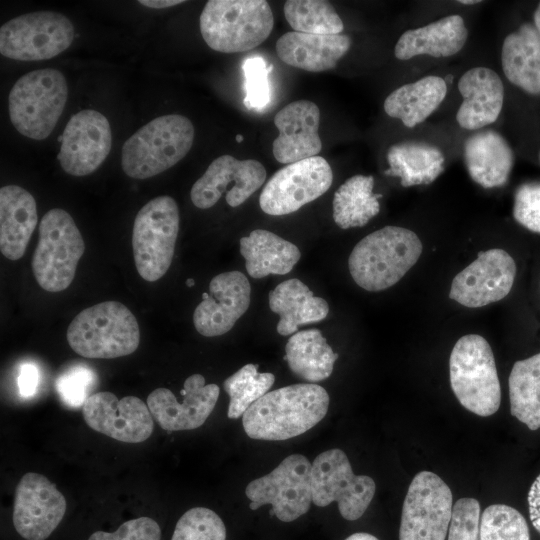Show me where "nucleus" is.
I'll use <instances>...</instances> for the list:
<instances>
[{
    "label": "nucleus",
    "instance_id": "obj_1",
    "mask_svg": "<svg viewBox=\"0 0 540 540\" xmlns=\"http://www.w3.org/2000/svg\"><path fill=\"white\" fill-rule=\"evenodd\" d=\"M329 395L320 385L299 383L269 391L242 416L252 439L286 440L313 428L326 415Z\"/></svg>",
    "mask_w": 540,
    "mask_h": 540
},
{
    "label": "nucleus",
    "instance_id": "obj_2",
    "mask_svg": "<svg viewBox=\"0 0 540 540\" xmlns=\"http://www.w3.org/2000/svg\"><path fill=\"white\" fill-rule=\"evenodd\" d=\"M423 250L413 231L386 226L361 239L348 259L349 272L361 288L377 292L395 285L416 264Z\"/></svg>",
    "mask_w": 540,
    "mask_h": 540
},
{
    "label": "nucleus",
    "instance_id": "obj_3",
    "mask_svg": "<svg viewBox=\"0 0 540 540\" xmlns=\"http://www.w3.org/2000/svg\"><path fill=\"white\" fill-rule=\"evenodd\" d=\"M194 126L183 115L159 116L137 130L122 147L124 173L147 179L174 166L190 151Z\"/></svg>",
    "mask_w": 540,
    "mask_h": 540
},
{
    "label": "nucleus",
    "instance_id": "obj_4",
    "mask_svg": "<svg viewBox=\"0 0 540 540\" xmlns=\"http://www.w3.org/2000/svg\"><path fill=\"white\" fill-rule=\"evenodd\" d=\"M67 341L85 358L112 359L132 354L140 343L138 322L118 301H105L78 313L67 329Z\"/></svg>",
    "mask_w": 540,
    "mask_h": 540
},
{
    "label": "nucleus",
    "instance_id": "obj_5",
    "mask_svg": "<svg viewBox=\"0 0 540 540\" xmlns=\"http://www.w3.org/2000/svg\"><path fill=\"white\" fill-rule=\"evenodd\" d=\"M206 44L222 53L249 51L270 35L274 17L265 0H210L200 15Z\"/></svg>",
    "mask_w": 540,
    "mask_h": 540
},
{
    "label": "nucleus",
    "instance_id": "obj_6",
    "mask_svg": "<svg viewBox=\"0 0 540 540\" xmlns=\"http://www.w3.org/2000/svg\"><path fill=\"white\" fill-rule=\"evenodd\" d=\"M452 391L468 411L488 417L501 403V387L493 351L478 334L462 336L454 345L449 359Z\"/></svg>",
    "mask_w": 540,
    "mask_h": 540
},
{
    "label": "nucleus",
    "instance_id": "obj_7",
    "mask_svg": "<svg viewBox=\"0 0 540 540\" xmlns=\"http://www.w3.org/2000/svg\"><path fill=\"white\" fill-rule=\"evenodd\" d=\"M67 98V82L59 70H33L20 77L10 90L11 123L23 136L43 140L55 128Z\"/></svg>",
    "mask_w": 540,
    "mask_h": 540
},
{
    "label": "nucleus",
    "instance_id": "obj_8",
    "mask_svg": "<svg viewBox=\"0 0 540 540\" xmlns=\"http://www.w3.org/2000/svg\"><path fill=\"white\" fill-rule=\"evenodd\" d=\"M84 251L82 235L67 211L54 208L45 213L32 258V270L40 287L52 293L68 288Z\"/></svg>",
    "mask_w": 540,
    "mask_h": 540
},
{
    "label": "nucleus",
    "instance_id": "obj_9",
    "mask_svg": "<svg viewBox=\"0 0 540 540\" xmlns=\"http://www.w3.org/2000/svg\"><path fill=\"white\" fill-rule=\"evenodd\" d=\"M179 208L167 195L147 202L137 213L132 230L136 269L144 280L154 282L168 271L179 232Z\"/></svg>",
    "mask_w": 540,
    "mask_h": 540
},
{
    "label": "nucleus",
    "instance_id": "obj_10",
    "mask_svg": "<svg viewBox=\"0 0 540 540\" xmlns=\"http://www.w3.org/2000/svg\"><path fill=\"white\" fill-rule=\"evenodd\" d=\"M375 490L371 477L354 474L347 455L341 449L324 451L312 463V503L325 507L337 502L340 514L346 520H357L365 513Z\"/></svg>",
    "mask_w": 540,
    "mask_h": 540
},
{
    "label": "nucleus",
    "instance_id": "obj_11",
    "mask_svg": "<svg viewBox=\"0 0 540 540\" xmlns=\"http://www.w3.org/2000/svg\"><path fill=\"white\" fill-rule=\"evenodd\" d=\"M73 39L74 27L63 14L31 12L1 26L0 53L20 61L47 60L65 51Z\"/></svg>",
    "mask_w": 540,
    "mask_h": 540
},
{
    "label": "nucleus",
    "instance_id": "obj_12",
    "mask_svg": "<svg viewBox=\"0 0 540 540\" xmlns=\"http://www.w3.org/2000/svg\"><path fill=\"white\" fill-rule=\"evenodd\" d=\"M312 463L301 454L286 457L270 473L252 480L245 489L250 509L270 504V515L292 522L310 509Z\"/></svg>",
    "mask_w": 540,
    "mask_h": 540
},
{
    "label": "nucleus",
    "instance_id": "obj_13",
    "mask_svg": "<svg viewBox=\"0 0 540 540\" xmlns=\"http://www.w3.org/2000/svg\"><path fill=\"white\" fill-rule=\"evenodd\" d=\"M452 509L449 486L431 471L419 472L403 502L399 540H445Z\"/></svg>",
    "mask_w": 540,
    "mask_h": 540
},
{
    "label": "nucleus",
    "instance_id": "obj_14",
    "mask_svg": "<svg viewBox=\"0 0 540 540\" xmlns=\"http://www.w3.org/2000/svg\"><path fill=\"white\" fill-rule=\"evenodd\" d=\"M332 181V169L323 157L288 164L266 183L259 197L260 207L273 216L293 213L328 191Z\"/></svg>",
    "mask_w": 540,
    "mask_h": 540
},
{
    "label": "nucleus",
    "instance_id": "obj_15",
    "mask_svg": "<svg viewBox=\"0 0 540 540\" xmlns=\"http://www.w3.org/2000/svg\"><path fill=\"white\" fill-rule=\"evenodd\" d=\"M67 509L64 495L47 477L28 472L14 495L12 521L26 540H45L58 527Z\"/></svg>",
    "mask_w": 540,
    "mask_h": 540
},
{
    "label": "nucleus",
    "instance_id": "obj_16",
    "mask_svg": "<svg viewBox=\"0 0 540 540\" xmlns=\"http://www.w3.org/2000/svg\"><path fill=\"white\" fill-rule=\"evenodd\" d=\"M516 275L514 259L503 249L478 253L452 280L449 298L468 308H479L505 298Z\"/></svg>",
    "mask_w": 540,
    "mask_h": 540
},
{
    "label": "nucleus",
    "instance_id": "obj_17",
    "mask_svg": "<svg viewBox=\"0 0 540 540\" xmlns=\"http://www.w3.org/2000/svg\"><path fill=\"white\" fill-rule=\"evenodd\" d=\"M266 175L265 167L257 160L222 155L193 184L190 198L197 208L208 209L226 193L228 205L238 207L262 186Z\"/></svg>",
    "mask_w": 540,
    "mask_h": 540
},
{
    "label": "nucleus",
    "instance_id": "obj_18",
    "mask_svg": "<svg viewBox=\"0 0 540 540\" xmlns=\"http://www.w3.org/2000/svg\"><path fill=\"white\" fill-rule=\"evenodd\" d=\"M59 141L57 158L62 169L72 176H86L97 170L110 152V124L96 110H81L67 122Z\"/></svg>",
    "mask_w": 540,
    "mask_h": 540
},
{
    "label": "nucleus",
    "instance_id": "obj_19",
    "mask_svg": "<svg viewBox=\"0 0 540 540\" xmlns=\"http://www.w3.org/2000/svg\"><path fill=\"white\" fill-rule=\"evenodd\" d=\"M83 418L93 430L125 443L147 440L154 429V418L140 398L101 391L91 394L83 407Z\"/></svg>",
    "mask_w": 540,
    "mask_h": 540
},
{
    "label": "nucleus",
    "instance_id": "obj_20",
    "mask_svg": "<svg viewBox=\"0 0 540 540\" xmlns=\"http://www.w3.org/2000/svg\"><path fill=\"white\" fill-rule=\"evenodd\" d=\"M218 385L205 384L201 374L189 376L180 394L182 403L167 388H157L147 397V406L158 425L166 431L193 430L202 426L214 410Z\"/></svg>",
    "mask_w": 540,
    "mask_h": 540
},
{
    "label": "nucleus",
    "instance_id": "obj_21",
    "mask_svg": "<svg viewBox=\"0 0 540 540\" xmlns=\"http://www.w3.org/2000/svg\"><path fill=\"white\" fill-rule=\"evenodd\" d=\"M250 300L251 285L242 272L216 275L210 281L208 297L194 310L195 329L205 337L227 333L247 311Z\"/></svg>",
    "mask_w": 540,
    "mask_h": 540
},
{
    "label": "nucleus",
    "instance_id": "obj_22",
    "mask_svg": "<svg viewBox=\"0 0 540 540\" xmlns=\"http://www.w3.org/2000/svg\"><path fill=\"white\" fill-rule=\"evenodd\" d=\"M320 111L309 100H297L283 107L274 117L279 130L273 142V155L282 164L315 157L322 148L318 134Z\"/></svg>",
    "mask_w": 540,
    "mask_h": 540
},
{
    "label": "nucleus",
    "instance_id": "obj_23",
    "mask_svg": "<svg viewBox=\"0 0 540 540\" xmlns=\"http://www.w3.org/2000/svg\"><path fill=\"white\" fill-rule=\"evenodd\" d=\"M463 101L457 111L458 124L478 130L494 123L503 106L504 86L499 75L487 67H474L458 81Z\"/></svg>",
    "mask_w": 540,
    "mask_h": 540
},
{
    "label": "nucleus",
    "instance_id": "obj_24",
    "mask_svg": "<svg viewBox=\"0 0 540 540\" xmlns=\"http://www.w3.org/2000/svg\"><path fill=\"white\" fill-rule=\"evenodd\" d=\"M348 35H316L287 32L276 42L278 57L287 65L309 72L333 69L348 52Z\"/></svg>",
    "mask_w": 540,
    "mask_h": 540
},
{
    "label": "nucleus",
    "instance_id": "obj_25",
    "mask_svg": "<svg viewBox=\"0 0 540 540\" xmlns=\"http://www.w3.org/2000/svg\"><path fill=\"white\" fill-rule=\"evenodd\" d=\"M464 161L471 179L484 188L504 185L514 154L505 138L494 130H480L464 144Z\"/></svg>",
    "mask_w": 540,
    "mask_h": 540
},
{
    "label": "nucleus",
    "instance_id": "obj_26",
    "mask_svg": "<svg viewBox=\"0 0 540 540\" xmlns=\"http://www.w3.org/2000/svg\"><path fill=\"white\" fill-rule=\"evenodd\" d=\"M34 197L24 188L7 185L0 189V250L8 259H20L36 228Z\"/></svg>",
    "mask_w": 540,
    "mask_h": 540
},
{
    "label": "nucleus",
    "instance_id": "obj_27",
    "mask_svg": "<svg viewBox=\"0 0 540 540\" xmlns=\"http://www.w3.org/2000/svg\"><path fill=\"white\" fill-rule=\"evenodd\" d=\"M467 37L463 18L450 15L404 32L395 45L394 54L399 60H408L418 55L449 57L463 48Z\"/></svg>",
    "mask_w": 540,
    "mask_h": 540
},
{
    "label": "nucleus",
    "instance_id": "obj_28",
    "mask_svg": "<svg viewBox=\"0 0 540 540\" xmlns=\"http://www.w3.org/2000/svg\"><path fill=\"white\" fill-rule=\"evenodd\" d=\"M269 307L280 317L276 329L282 336L295 333L300 325L325 319L329 312L327 301L314 296L296 278L281 282L269 292Z\"/></svg>",
    "mask_w": 540,
    "mask_h": 540
},
{
    "label": "nucleus",
    "instance_id": "obj_29",
    "mask_svg": "<svg viewBox=\"0 0 540 540\" xmlns=\"http://www.w3.org/2000/svg\"><path fill=\"white\" fill-rule=\"evenodd\" d=\"M501 63L506 78L527 93L540 94V35L530 23L504 39Z\"/></svg>",
    "mask_w": 540,
    "mask_h": 540
},
{
    "label": "nucleus",
    "instance_id": "obj_30",
    "mask_svg": "<svg viewBox=\"0 0 540 540\" xmlns=\"http://www.w3.org/2000/svg\"><path fill=\"white\" fill-rule=\"evenodd\" d=\"M240 253L253 278L289 273L301 257L298 247L265 229H255L240 239Z\"/></svg>",
    "mask_w": 540,
    "mask_h": 540
},
{
    "label": "nucleus",
    "instance_id": "obj_31",
    "mask_svg": "<svg viewBox=\"0 0 540 540\" xmlns=\"http://www.w3.org/2000/svg\"><path fill=\"white\" fill-rule=\"evenodd\" d=\"M446 94L444 79L426 76L391 92L384 101V110L390 117L398 118L406 127L412 128L428 118Z\"/></svg>",
    "mask_w": 540,
    "mask_h": 540
},
{
    "label": "nucleus",
    "instance_id": "obj_32",
    "mask_svg": "<svg viewBox=\"0 0 540 540\" xmlns=\"http://www.w3.org/2000/svg\"><path fill=\"white\" fill-rule=\"evenodd\" d=\"M387 175L399 177L403 187L433 182L444 169V155L424 142L404 141L392 145L387 153Z\"/></svg>",
    "mask_w": 540,
    "mask_h": 540
},
{
    "label": "nucleus",
    "instance_id": "obj_33",
    "mask_svg": "<svg viewBox=\"0 0 540 540\" xmlns=\"http://www.w3.org/2000/svg\"><path fill=\"white\" fill-rule=\"evenodd\" d=\"M338 354L318 329L293 334L286 346L284 359L299 378L314 383L327 379L333 372Z\"/></svg>",
    "mask_w": 540,
    "mask_h": 540
},
{
    "label": "nucleus",
    "instance_id": "obj_34",
    "mask_svg": "<svg viewBox=\"0 0 540 540\" xmlns=\"http://www.w3.org/2000/svg\"><path fill=\"white\" fill-rule=\"evenodd\" d=\"M374 178L369 175H354L347 179L335 192L333 198V220L342 229L362 227L380 210L378 198L373 193Z\"/></svg>",
    "mask_w": 540,
    "mask_h": 540
},
{
    "label": "nucleus",
    "instance_id": "obj_35",
    "mask_svg": "<svg viewBox=\"0 0 540 540\" xmlns=\"http://www.w3.org/2000/svg\"><path fill=\"white\" fill-rule=\"evenodd\" d=\"M510 412L530 430L540 428V353L516 361L508 380Z\"/></svg>",
    "mask_w": 540,
    "mask_h": 540
},
{
    "label": "nucleus",
    "instance_id": "obj_36",
    "mask_svg": "<svg viewBox=\"0 0 540 540\" xmlns=\"http://www.w3.org/2000/svg\"><path fill=\"white\" fill-rule=\"evenodd\" d=\"M284 15L296 32L316 35H337L343 22L330 2L324 0H288Z\"/></svg>",
    "mask_w": 540,
    "mask_h": 540
},
{
    "label": "nucleus",
    "instance_id": "obj_37",
    "mask_svg": "<svg viewBox=\"0 0 540 540\" xmlns=\"http://www.w3.org/2000/svg\"><path fill=\"white\" fill-rule=\"evenodd\" d=\"M275 381L272 373L258 372V365L246 364L223 382L230 402L227 416L237 419L258 399L269 392Z\"/></svg>",
    "mask_w": 540,
    "mask_h": 540
},
{
    "label": "nucleus",
    "instance_id": "obj_38",
    "mask_svg": "<svg viewBox=\"0 0 540 540\" xmlns=\"http://www.w3.org/2000/svg\"><path fill=\"white\" fill-rule=\"evenodd\" d=\"M480 540H530L527 522L511 506L490 505L481 516Z\"/></svg>",
    "mask_w": 540,
    "mask_h": 540
},
{
    "label": "nucleus",
    "instance_id": "obj_39",
    "mask_svg": "<svg viewBox=\"0 0 540 540\" xmlns=\"http://www.w3.org/2000/svg\"><path fill=\"white\" fill-rule=\"evenodd\" d=\"M171 540H226V527L213 510L195 507L179 518Z\"/></svg>",
    "mask_w": 540,
    "mask_h": 540
},
{
    "label": "nucleus",
    "instance_id": "obj_40",
    "mask_svg": "<svg viewBox=\"0 0 540 540\" xmlns=\"http://www.w3.org/2000/svg\"><path fill=\"white\" fill-rule=\"evenodd\" d=\"M95 372L85 364L72 365L56 379L55 386L61 400L71 408L83 407L96 383Z\"/></svg>",
    "mask_w": 540,
    "mask_h": 540
},
{
    "label": "nucleus",
    "instance_id": "obj_41",
    "mask_svg": "<svg viewBox=\"0 0 540 540\" xmlns=\"http://www.w3.org/2000/svg\"><path fill=\"white\" fill-rule=\"evenodd\" d=\"M272 65L268 68L264 59L255 57L247 59L243 65L245 75L244 104L248 109H260L265 107L271 97L268 73Z\"/></svg>",
    "mask_w": 540,
    "mask_h": 540
},
{
    "label": "nucleus",
    "instance_id": "obj_42",
    "mask_svg": "<svg viewBox=\"0 0 540 540\" xmlns=\"http://www.w3.org/2000/svg\"><path fill=\"white\" fill-rule=\"evenodd\" d=\"M480 513L476 499H458L453 505L447 540H480Z\"/></svg>",
    "mask_w": 540,
    "mask_h": 540
},
{
    "label": "nucleus",
    "instance_id": "obj_43",
    "mask_svg": "<svg viewBox=\"0 0 540 540\" xmlns=\"http://www.w3.org/2000/svg\"><path fill=\"white\" fill-rule=\"evenodd\" d=\"M513 217L526 229L540 233V182L524 183L517 188Z\"/></svg>",
    "mask_w": 540,
    "mask_h": 540
},
{
    "label": "nucleus",
    "instance_id": "obj_44",
    "mask_svg": "<svg viewBox=\"0 0 540 540\" xmlns=\"http://www.w3.org/2000/svg\"><path fill=\"white\" fill-rule=\"evenodd\" d=\"M88 540H161V528L149 517L124 522L114 532L96 531Z\"/></svg>",
    "mask_w": 540,
    "mask_h": 540
},
{
    "label": "nucleus",
    "instance_id": "obj_45",
    "mask_svg": "<svg viewBox=\"0 0 540 540\" xmlns=\"http://www.w3.org/2000/svg\"><path fill=\"white\" fill-rule=\"evenodd\" d=\"M17 384L22 397H32L39 384L38 368L32 363L23 364L19 370Z\"/></svg>",
    "mask_w": 540,
    "mask_h": 540
},
{
    "label": "nucleus",
    "instance_id": "obj_46",
    "mask_svg": "<svg viewBox=\"0 0 540 540\" xmlns=\"http://www.w3.org/2000/svg\"><path fill=\"white\" fill-rule=\"evenodd\" d=\"M527 499L531 523L540 534V474L532 483Z\"/></svg>",
    "mask_w": 540,
    "mask_h": 540
},
{
    "label": "nucleus",
    "instance_id": "obj_47",
    "mask_svg": "<svg viewBox=\"0 0 540 540\" xmlns=\"http://www.w3.org/2000/svg\"><path fill=\"white\" fill-rule=\"evenodd\" d=\"M141 5L154 9H163L183 3L182 0H140Z\"/></svg>",
    "mask_w": 540,
    "mask_h": 540
},
{
    "label": "nucleus",
    "instance_id": "obj_48",
    "mask_svg": "<svg viewBox=\"0 0 540 540\" xmlns=\"http://www.w3.org/2000/svg\"><path fill=\"white\" fill-rule=\"evenodd\" d=\"M345 540H379V539L372 534L359 532V533H354L348 536Z\"/></svg>",
    "mask_w": 540,
    "mask_h": 540
},
{
    "label": "nucleus",
    "instance_id": "obj_49",
    "mask_svg": "<svg viewBox=\"0 0 540 540\" xmlns=\"http://www.w3.org/2000/svg\"><path fill=\"white\" fill-rule=\"evenodd\" d=\"M534 27L540 35V3L534 12Z\"/></svg>",
    "mask_w": 540,
    "mask_h": 540
},
{
    "label": "nucleus",
    "instance_id": "obj_50",
    "mask_svg": "<svg viewBox=\"0 0 540 540\" xmlns=\"http://www.w3.org/2000/svg\"><path fill=\"white\" fill-rule=\"evenodd\" d=\"M458 2L461 3V4H465V5H472V4L480 3L481 1H479V0H460Z\"/></svg>",
    "mask_w": 540,
    "mask_h": 540
},
{
    "label": "nucleus",
    "instance_id": "obj_51",
    "mask_svg": "<svg viewBox=\"0 0 540 540\" xmlns=\"http://www.w3.org/2000/svg\"><path fill=\"white\" fill-rule=\"evenodd\" d=\"M194 283H195V281L192 278H189V279L186 280V285L188 287H192L194 285Z\"/></svg>",
    "mask_w": 540,
    "mask_h": 540
},
{
    "label": "nucleus",
    "instance_id": "obj_52",
    "mask_svg": "<svg viewBox=\"0 0 540 540\" xmlns=\"http://www.w3.org/2000/svg\"><path fill=\"white\" fill-rule=\"evenodd\" d=\"M242 140H243V136H242V135H237V136H236V141H237L238 143H241Z\"/></svg>",
    "mask_w": 540,
    "mask_h": 540
},
{
    "label": "nucleus",
    "instance_id": "obj_53",
    "mask_svg": "<svg viewBox=\"0 0 540 540\" xmlns=\"http://www.w3.org/2000/svg\"><path fill=\"white\" fill-rule=\"evenodd\" d=\"M539 160H540V153H539Z\"/></svg>",
    "mask_w": 540,
    "mask_h": 540
}]
</instances>
